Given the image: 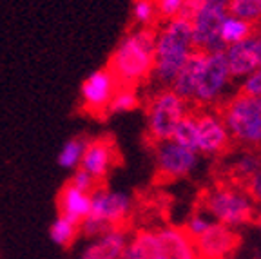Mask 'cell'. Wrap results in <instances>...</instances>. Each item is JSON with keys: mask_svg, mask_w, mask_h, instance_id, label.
Wrapping results in <instances>:
<instances>
[{"mask_svg": "<svg viewBox=\"0 0 261 259\" xmlns=\"http://www.w3.org/2000/svg\"><path fill=\"white\" fill-rule=\"evenodd\" d=\"M156 28H135L116 44L107 69L122 87H138L151 80L154 67Z\"/></svg>", "mask_w": 261, "mask_h": 259, "instance_id": "1", "label": "cell"}, {"mask_svg": "<svg viewBox=\"0 0 261 259\" xmlns=\"http://www.w3.org/2000/svg\"><path fill=\"white\" fill-rule=\"evenodd\" d=\"M194 51L191 20L176 16L162 22V28L156 29L154 67L151 80L162 89H169Z\"/></svg>", "mask_w": 261, "mask_h": 259, "instance_id": "2", "label": "cell"}, {"mask_svg": "<svg viewBox=\"0 0 261 259\" xmlns=\"http://www.w3.org/2000/svg\"><path fill=\"white\" fill-rule=\"evenodd\" d=\"M201 211L225 227L241 228L256 218V203L240 183H218L203 192Z\"/></svg>", "mask_w": 261, "mask_h": 259, "instance_id": "3", "label": "cell"}, {"mask_svg": "<svg viewBox=\"0 0 261 259\" xmlns=\"http://www.w3.org/2000/svg\"><path fill=\"white\" fill-rule=\"evenodd\" d=\"M130 212L133 198L127 192L96 187L91 194L89 216L80 223V234L94 239L109 228H127Z\"/></svg>", "mask_w": 261, "mask_h": 259, "instance_id": "4", "label": "cell"}, {"mask_svg": "<svg viewBox=\"0 0 261 259\" xmlns=\"http://www.w3.org/2000/svg\"><path fill=\"white\" fill-rule=\"evenodd\" d=\"M228 134L249 149L261 147V98L236 93L220 109Z\"/></svg>", "mask_w": 261, "mask_h": 259, "instance_id": "5", "label": "cell"}, {"mask_svg": "<svg viewBox=\"0 0 261 259\" xmlns=\"http://www.w3.org/2000/svg\"><path fill=\"white\" fill-rule=\"evenodd\" d=\"M189 111V103L174 91L160 89L147 101V138L152 143L171 140L178 122Z\"/></svg>", "mask_w": 261, "mask_h": 259, "instance_id": "6", "label": "cell"}, {"mask_svg": "<svg viewBox=\"0 0 261 259\" xmlns=\"http://www.w3.org/2000/svg\"><path fill=\"white\" fill-rule=\"evenodd\" d=\"M230 0H203L200 9L191 18L194 47L203 53L225 51L220 40V28L223 18L228 15Z\"/></svg>", "mask_w": 261, "mask_h": 259, "instance_id": "7", "label": "cell"}, {"mask_svg": "<svg viewBox=\"0 0 261 259\" xmlns=\"http://www.w3.org/2000/svg\"><path fill=\"white\" fill-rule=\"evenodd\" d=\"M232 82L230 71H228L227 57L225 51H216V53H207L203 73L198 89L194 94V101L198 107L216 106L218 101L223 98L225 91Z\"/></svg>", "mask_w": 261, "mask_h": 259, "instance_id": "8", "label": "cell"}, {"mask_svg": "<svg viewBox=\"0 0 261 259\" xmlns=\"http://www.w3.org/2000/svg\"><path fill=\"white\" fill-rule=\"evenodd\" d=\"M154 145V167L162 179H181L187 178L200 162V154L187 147L178 145L172 140L152 143Z\"/></svg>", "mask_w": 261, "mask_h": 259, "instance_id": "9", "label": "cell"}, {"mask_svg": "<svg viewBox=\"0 0 261 259\" xmlns=\"http://www.w3.org/2000/svg\"><path fill=\"white\" fill-rule=\"evenodd\" d=\"M120 84L107 65L91 73L80 87V107L84 113L91 116H107V109L113 100L114 93L118 91Z\"/></svg>", "mask_w": 261, "mask_h": 259, "instance_id": "10", "label": "cell"}, {"mask_svg": "<svg viewBox=\"0 0 261 259\" xmlns=\"http://www.w3.org/2000/svg\"><path fill=\"white\" fill-rule=\"evenodd\" d=\"M196 120H198V154L214 158L230 149L232 138L228 134L220 113L196 111Z\"/></svg>", "mask_w": 261, "mask_h": 259, "instance_id": "11", "label": "cell"}, {"mask_svg": "<svg viewBox=\"0 0 261 259\" xmlns=\"http://www.w3.org/2000/svg\"><path fill=\"white\" fill-rule=\"evenodd\" d=\"M120 162V154L116 143L109 136L93 138L87 142L86 152L82 156V162L78 169L86 170L91 178L100 185V182L109 176L111 170Z\"/></svg>", "mask_w": 261, "mask_h": 259, "instance_id": "12", "label": "cell"}, {"mask_svg": "<svg viewBox=\"0 0 261 259\" xmlns=\"http://www.w3.org/2000/svg\"><path fill=\"white\" fill-rule=\"evenodd\" d=\"M240 245V234L221 223H212L203 236L196 239L200 259H228Z\"/></svg>", "mask_w": 261, "mask_h": 259, "instance_id": "13", "label": "cell"}, {"mask_svg": "<svg viewBox=\"0 0 261 259\" xmlns=\"http://www.w3.org/2000/svg\"><path fill=\"white\" fill-rule=\"evenodd\" d=\"M156 259H200L196 241L184 227L156 228Z\"/></svg>", "mask_w": 261, "mask_h": 259, "instance_id": "14", "label": "cell"}, {"mask_svg": "<svg viewBox=\"0 0 261 259\" xmlns=\"http://www.w3.org/2000/svg\"><path fill=\"white\" fill-rule=\"evenodd\" d=\"M129 238L127 228H109L102 236L94 238L78 259H123Z\"/></svg>", "mask_w": 261, "mask_h": 259, "instance_id": "15", "label": "cell"}, {"mask_svg": "<svg viewBox=\"0 0 261 259\" xmlns=\"http://www.w3.org/2000/svg\"><path fill=\"white\" fill-rule=\"evenodd\" d=\"M205 60H207V53L203 51H198L196 49L194 53L191 55V58L187 60V64L184 65V69L178 73V76L174 78L172 85L169 87L171 91H174L181 100H185L187 103L194 101V94L198 85L201 80V73H203Z\"/></svg>", "mask_w": 261, "mask_h": 259, "instance_id": "16", "label": "cell"}, {"mask_svg": "<svg viewBox=\"0 0 261 259\" xmlns=\"http://www.w3.org/2000/svg\"><path fill=\"white\" fill-rule=\"evenodd\" d=\"M57 209L60 216L69 218L71 221L80 225L84 219L89 216L91 211V194L84 192L76 187H73L69 182L60 189L57 196Z\"/></svg>", "mask_w": 261, "mask_h": 259, "instance_id": "17", "label": "cell"}, {"mask_svg": "<svg viewBox=\"0 0 261 259\" xmlns=\"http://www.w3.org/2000/svg\"><path fill=\"white\" fill-rule=\"evenodd\" d=\"M225 57H227L230 76L236 78V80H243L249 74H252L256 69H259L250 38H247L245 42H240V44L228 45L225 49Z\"/></svg>", "mask_w": 261, "mask_h": 259, "instance_id": "18", "label": "cell"}, {"mask_svg": "<svg viewBox=\"0 0 261 259\" xmlns=\"http://www.w3.org/2000/svg\"><path fill=\"white\" fill-rule=\"evenodd\" d=\"M123 259H156V232L147 228L135 232L129 238Z\"/></svg>", "mask_w": 261, "mask_h": 259, "instance_id": "19", "label": "cell"}, {"mask_svg": "<svg viewBox=\"0 0 261 259\" xmlns=\"http://www.w3.org/2000/svg\"><path fill=\"white\" fill-rule=\"evenodd\" d=\"M256 29H257L256 25L241 20L238 16L227 15L223 18V22H221L220 40H221V44L225 45V49H227L228 45L240 44V42H245L247 38H250Z\"/></svg>", "mask_w": 261, "mask_h": 259, "instance_id": "20", "label": "cell"}, {"mask_svg": "<svg viewBox=\"0 0 261 259\" xmlns=\"http://www.w3.org/2000/svg\"><path fill=\"white\" fill-rule=\"evenodd\" d=\"M261 170V150L257 149H249L247 152H243L240 158L234 160V163L230 165V172H232V182L245 185L256 172Z\"/></svg>", "mask_w": 261, "mask_h": 259, "instance_id": "21", "label": "cell"}, {"mask_svg": "<svg viewBox=\"0 0 261 259\" xmlns=\"http://www.w3.org/2000/svg\"><path fill=\"white\" fill-rule=\"evenodd\" d=\"M87 142H89V138H86V136L69 138V140L62 145L60 152H58V158H57L58 165L65 170H76L78 167H80L82 156L86 152Z\"/></svg>", "mask_w": 261, "mask_h": 259, "instance_id": "22", "label": "cell"}, {"mask_svg": "<svg viewBox=\"0 0 261 259\" xmlns=\"http://www.w3.org/2000/svg\"><path fill=\"white\" fill-rule=\"evenodd\" d=\"M78 234H80V225L64 216H58L49 227V238L60 248H69L76 241Z\"/></svg>", "mask_w": 261, "mask_h": 259, "instance_id": "23", "label": "cell"}, {"mask_svg": "<svg viewBox=\"0 0 261 259\" xmlns=\"http://www.w3.org/2000/svg\"><path fill=\"white\" fill-rule=\"evenodd\" d=\"M172 142L178 145L187 147V149L198 152V120H196V113L189 111L176 125L174 133L171 136Z\"/></svg>", "mask_w": 261, "mask_h": 259, "instance_id": "24", "label": "cell"}, {"mask_svg": "<svg viewBox=\"0 0 261 259\" xmlns=\"http://www.w3.org/2000/svg\"><path fill=\"white\" fill-rule=\"evenodd\" d=\"M142 106V100H140V94L136 93L135 87H122L120 85L118 91L114 93L113 100L109 103V109H107V116L109 114H123L130 113V111H136Z\"/></svg>", "mask_w": 261, "mask_h": 259, "instance_id": "25", "label": "cell"}, {"mask_svg": "<svg viewBox=\"0 0 261 259\" xmlns=\"http://www.w3.org/2000/svg\"><path fill=\"white\" fill-rule=\"evenodd\" d=\"M228 15L259 28L261 24V0H230Z\"/></svg>", "mask_w": 261, "mask_h": 259, "instance_id": "26", "label": "cell"}, {"mask_svg": "<svg viewBox=\"0 0 261 259\" xmlns=\"http://www.w3.org/2000/svg\"><path fill=\"white\" fill-rule=\"evenodd\" d=\"M130 16L138 28H154L160 20L154 0H133Z\"/></svg>", "mask_w": 261, "mask_h": 259, "instance_id": "27", "label": "cell"}, {"mask_svg": "<svg viewBox=\"0 0 261 259\" xmlns=\"http://www.w3.org/2000/svg\"><path fill=\"white\" fill-rule=\"evenodd\" d=\"M212 223H214V219H212L208 214H205L203 211H200V212H196V214H192L191 218H189V221L185 223L184 228L187 230V234L196 241L200 236H203L205 232L211 228Z\"/></svg>", "mask_w": 261, "mask_h": 259, "instance_id": "28", "label": "cell"}, {"mask_svg": "<svg viewBox=\"0 0 261 259\" xmlns=\"http://www.w3.org/2000/svg\"><path fill=\"white\" fill-rule=\"evenodd\" d=\"M156 9H158V18L160 22H167L171 18L181 15L185 0H154Z\"/></svg>", "mask_w": 261, "mask_h": 259, "instance_id": "29", "label": "cell"}, {"mask_svg": "<svg viewBox=\"0 0 261 259\" xmlns=\"http://www.w3.org/2000/svg\"><path fill=\"white\" fill-rule=\"evenodd\" d=\"M238 93L247 94V96H256L261 98V67L256 69L252 74H249L247 78L241 80V85Z\"/></svg>", "mask_w": 261, "mask_h": 259, "instance_id": "30", "label": "cell"}, {"mask_svg": "<svg viewBox=\"0 0 261 259\" xmlns=\"http://www.w3.org/2000/svg\"><path fill=\"white\" fill-rule=\"evenodd\" d=\"M69 183L73 187H76V189H80V191L89 192V194H93L94 189H96V187H100L96 182H94V178H91L86 170H82V169L74 170L73 176H71V179H69Z\"/></svg>", "mask_w": 261, "mask_h": 259, "instance_id": "31", "label": "cell"}, {"mask_svg": "<svg viewBox=\"0 0 261 259\" xmlns=\"http://www.w3.org/2000/svg\"><path fill=\"white\" fill-rule=\"evenodd\" d=\"M245 191L249 192V196L252 198V201L256 205L261 206V170L256 172L249 182L245 183Z\"/></svg>", "mask_w": 261, "mask_h": 259, "instance_id": "32", "label": "cell"}, {"mask_svg": "<svg viewBox=\"0 0 261 259\" xmlns=\"http://www.w3.org/2000/svg\"><path fill=\"white\" fill-rule=\"evenodd\" d=\"M250 42H252V47H254V53L257 57V64L261 67V29H256L254 35L250 37Z\"/></svg>", "mask_w": 261, "mask_h": 259, "instance_id": "33", "label": "cell"}, {"mask_svg": "<svg viewBox=\"0 0 261 259\" xmlns=\"http://www.w3.org/2000/svg\"><path fill=\"white\" fill-rule=\"evenodd\" d=\"M254 223H256L257 227L261 228V206L256 211V218H254Z\"/></svg>", "mask_w": 261, "mask_h": 259, "instance_id": "34", "label": "cell"}]
</instances>
